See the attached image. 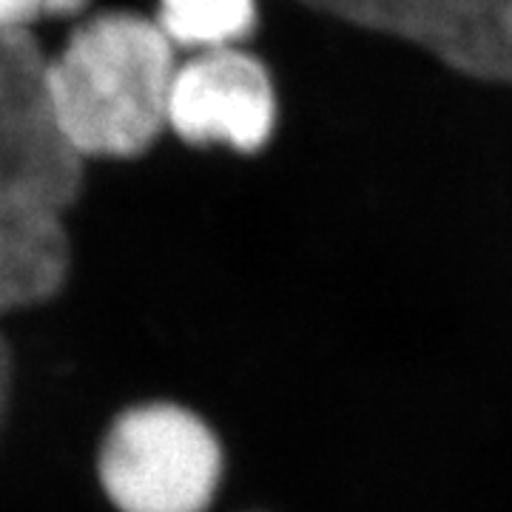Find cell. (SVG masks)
<instances>
[{
  "instance_id": "cell-1",
  "label": "cell",
  "mask_w": 512,
  "mask_h": 512,
  "mask_svg": "<svg viewBox=\"0 0 512 512\" xmlns=\"http://www.w3.org/2000/svg\"><path fill=\"white\" fill-rule=\"evenodd\" d=\"M180 52L151 15L100 12L49 55L57 126L83 160H134L168 131Z\"/></svg>"
},
{
  "instance_id": "cell-2",
  "label": "cell",
  "mask_w": 512,
  "mask_h": 512,
  "mask_svg": "<svg viewBox=\"0 0 512 512\" xmlns=\"http://www.w3.org/2000/svg\"><path fill=\"white\" fill-rule=\"evenodd\" d=\"M97 473L120 512H205L220 490L222 447L180 404H137L109 427Z\"/></svg>"
},
{
  "instance_id": "cell-3",
  "label": "cell",
  "mask_w": 512,
  "mask_h": 512,
  "mask_svg": "<svg viewBox=\"0 0 512 512\" xmlns=\"http://www.w3.org/2000/svg\"><path fill=\"white\" fill-rule=\"evenodd\" d=\"M46 69L49 55L35 35L0 32V183L69 214L86 163L57 126Z\"/></svg>"
},
{
  "instance_id": "cell-4",
  "label": "cell",
  "mask_w": 512,
  "mask_h": 512,
  "mask_svg": "<svg viewBox=\"0 0 512 512\" xmlns=\"http://www.w3.org/2000/svg\"><path fill=\"white\" fill-rule=\"evenodd\" d=\"M356 29L399 37L456 72L512 86V0H299Z\"/></svg>"
},
{
  "instance_id": "cell-5",
  "label": "cell",
  "mask_w": 512,
  "mask_h": 512,
  "mask_svg": "<svg viewBox=\"0 0 512 512\" xmlns=\"http://www.w3.org/2000/svg\"><path fill=\"white\" fill-rule=\"evenodd\" d=\"M276 117L274 77L245 46L191 52L180 60L168 97V131L177 140L256 154L271 143Z\"/></svg>"
},
{
  "instance_id": "cell-6",
  "label": "cell",
  "mask_w": 512,
  "mask_h": 512,
  "mask_svg": "<svg viewBox=\"0 0 512 512\" xmlns=\"http://www.w3.org/2000/svg\"><path fill=\"white\" fill-rule=\"evenodd\" d=\"M69 268L66 211L0 183V316L55 299Z\"/></svg>"
},
{
  "instance_id": "cell-7",
  "label": "cell",
  "mask_w": 512,
  "mask_h": 512,
  "mask_svg": "<svg viewBox=\"0 0 512 512\" xmlns=\"http://www.w3.org/2000/svg\"><path fill=\"white\" fill-rule=\"evenodd\" d=\"M154 23L177 52L245 46L259 20L256 0H157Z\"/></svg>"
},
{
  "instance_id": "cell-8",
  "label": "cell",
  "mask_w": 512,
  "mask_h": 512,
  "mask_svg": "<svg viewBox=\"0 0 512 512\" xmlns=\"http://www.w3.org/2000/svg\"><path fill=\"white\" fill-rule=\"evenodd\" d=\"M89 6V0H0V32L35 35L46 20L72 18Z\"/></svg>"
},
{
  "instance_id": "cell-9",
  "label": "cell",
  "mask_w": 512,
  "mask_h": 512,
  "mask_svg": "<svg viewBox=\"0 0 512 512\" xmlns=\"http://www.w3.org/2000/svg\"><path fill=\"white\" fill-rule=\"evenodd\" d=\"M9 393H12V353H9L6 339L0 336V427H3V419H6Z\"/></svg>"
}]
</instances>
